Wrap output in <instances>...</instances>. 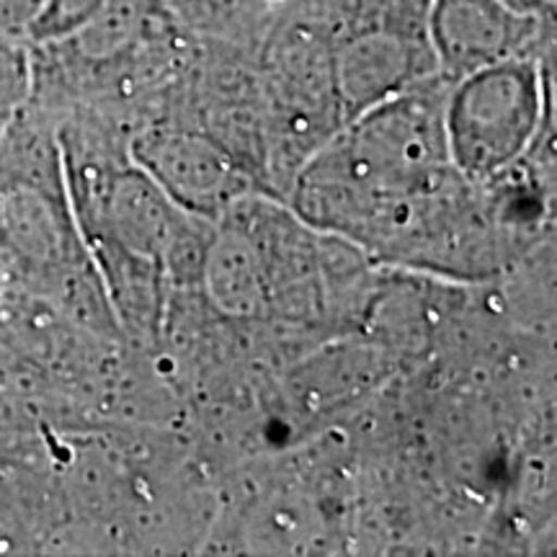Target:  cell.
I'll list each match as a JSON object with an SVG mask.
<instances>
[{"mask_svg": "<svg viewBox=\"0 0 557 557\" xmlns=\"http://www.w3.org/2000/svg\"><path fill=\"white\" fill-rule=\"evenodd\" d=\"M442 75L341 124L297 169L292 212L380 259L475 269L485 225L444 139Z\"/></svg>", "mask_w": 557, "mask_h": 557, "instance_id": "1", "label": "cell"}, {"mask_svg": "<svg viewBox=\"0 0 557 557\" xmlns=\"http://www.w3.org/2000/svg\"><path fill=\"white\" fill-rule=\"evenodd\" d=\"M0 267L11 287L83 329L120 331L75 218L58 124L34 103L0 129Z\"/></svg>", "mask_w": 557, "mask_h": 557, "instance_id": "2", "label": "cell"}, {"mask_svg": "<svg viewBox=\"0 0 557 557\" xmlns=\"http://www.w3.org/2000/svg\"><path fill=\"white\" fill-rule=\"evenodd\" d=\"M547 120V73L540 54H521L447 83L444 139L451 165L470 184L506 176L532 150Z\"/></svg>", "mask_w": 557, "mask_h": 557, "instance_id": "3", "label": "cell"}, {"mask_svg": "<svg viewBox=\"0 0 557 557\" xmlns=\"http://www.w3.org/2000/svg\"><path fill=\"white\" fill-rule=\"evenodd\" d=\"M547 21L506 0H426L436 73L451 83L496 62L540 54Z\"/></svg>", "mask_w": 557, "mask_h": 557, "instance_id": "4", "label": "cell"}, {"mask_svg": "<svg viewBox=\"0 0 557 557\" xmlns=\"http://www.w3.org/2000/svg\"><path fill=\"white\" fill-rule=\"evenodd\" d=\"M132 160L181 209L201 220H218L246 194L238 160L218 135L199 129L165 127L132 139Z\"/></svg>", "mask_w": 557, "mask_h": 557, "instance_id": "5", "label": "cell"}, {"mask_svg": "<svg viewBox=\"0 0 557 557\" xmlns=\"http://www.w3.org/2000/svg\"><path fill=\"white\" fill-rule=\"evenodd\" d=\"M214 222L218 227L209 235L199 282L220 312L256 318L269 308L259 248L233 209H225Z\"/></svg>", "mask_w": 557, "mask_h": 557, "instance_id": "6", "label": "cell"}, {"mask_svg": "<svg viewBox=\"0 0 557 557\" xmlns=\"http://www.w3.org/2000/svg\"><path fill=\"white\" fill-rule=\"evenodd\" d=\"M173 18L194 37H205L222 45L259 39L263 18L256 0H160Z\"/></svg>", "mask_w": 557, "mask_h": 557, "instance_id": "7", "label": "cell"}, {"mask_svg": "<svg viewBox=\"0 0 557 557\" xmlns=\"http://www.w3.org/2000/svg\"><path fill=\"white\" fill-rule=\"evenodd\" d=\"M107 0H39L21 37L29 47H50L75 37L99 16Z\"/></svg>", "mask_w": 557, "mask_h": 557, "instance_id": "8", "label": "cell"}, {"mask_svg": "<svg viewBox=\"0 0 557 557\" xmlns=\"http://www.w3.org/2000/svg\"><path fill=\"white\" fill-rule=\"evenodd\" d=\"M508 5H513V9L524 11V13H532V16H540L545 21H553L555 16V0H506Z\"/></svg>", "mask_w": 557, "mask_h": 557, "instance_id": "9", "label": "cell"}, {"mask_svg": "<svg viewBox=\"0 0 557 557\" xmlns=\"http://www.w3.org/2000/svg\"><path fill=\"white\" fill-rule=\"evenodd\" d=\"M292 3H295V0H256L263 24H271V21H274L282 11H287Z\"/></svg>", "mask_w": 557, "mask_h": 557, "instance_id": "10", "label": "cell"}, {"mask_svg": "<svg viewBox=\"0 0 557 557\" xmlns=\"http://www.w3.org/2000/svg\"><path fill=\"white\" fill-rule=\"evenodd\" d=\"M5 287H9V278H5V271H3V267H0V297H3Z\"/></svg>", "mask_w": 557, "mask_h": 557, "instance_id": "11", "label": "cell"}, {"mask_svg": "<svg viewBox=\"0 0 557 557\" xmlns=\"http://www.w3.org/2000/svg\"><path fill=\"white\" fill-rule=\"evenodd\" d=\"M0 32H5V29H3V24H0Z\"/></svg>", "mask_w": 557, "mask_h": 557, "instance_id": "12", "label": "cell"}]
</instances>
